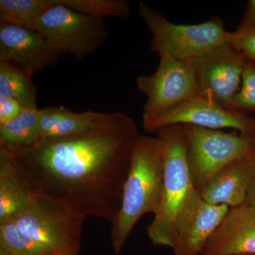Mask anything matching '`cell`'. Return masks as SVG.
<instances>
[{
    "mask_svg": "<svg viewBox=\"0 0 255 255\" xmlns=\"http://www.w3.org/2000/svg\"><path fill=\"white\" fill-rule=\"evenodd\" d=\"M140 136L133 119L115 112L83 133L2 150L35 197L54 202L84 221L97 217L112 223Z\"/></svg>",
    "mask_w": 255,
    "mask_h": 255,
    "instance_id": "6da1fadb",
    "label": "cell"
},
{
    "mask_svg": "<svg viewBox=\"0 0 255 255\" xmlns=\"http://www.w3.org/2000/svg\"><path fill=\"white\" fill-rule=\"evenodd\" d=\"M83 222L61 206L36 197L22 214L0 225V249L8 255L78 253Z\"/></svg>",
    "mask_w": 255,
    "mask_h": 255,
    "instance_id": "7a4b0ae2",
    "label": "cell"
},
{
    "mask_svg": "<svg viewBox=\"0 0 255 255\" xmlns=\"http://www.w3.org/2000/svg\"><path fill=\"white\" fill-rule=\"evenodd\" d=\"M164 160L158 137L140 135L124 185L122 206L112 223L111 238L119 255L142 216L158 212L164 187Z\"/></svg>",
    "mask_w": 255,
    "mask_h": 255,
    "instance_id": "3957f363",
    "label": "cell"
},
{
    "mask_svg": "<svg viewBox=\"0 0 255 255\" xmlns=\"http://www.w3.org/2000/svg\"><path fill=\"white\" fill-rule=\"evenodd\" d=\"M157 133L163 155V194L160 208L147 227V232L153 246L172 249L176 219L194 187L182 124L162 128Z\"/></svg>",
    "mask_w": 255,
    "mask_h": 255,
    "instance_id": "277c9868",
    "label": "cell"
},
{
    "mask_svg": "<svg viewBox=\"0 0 255 255\" xmlns=\"http://www.w3.org/2000/svg\"><path fill=\"white\" fill-rule=\"evenodd\" d=\"M138 10L152 34L150 49L159 57L190 62L228 42L222 20L214 17L199 24H176L145 3Z\"/></svg>",
    "mask_w": 255,
    "mask_h": 255,
    "instance_id": "5b68a950",
    "label": "cell"
},
{
    "mask_svg": "<svg viewBox=\"0 0 255 255\" xmlns=\"http://www.w3.org/2000/svg\"><path fill=\"white\" fill-rule=\"evenodd\" d=\"M193 184L201 192L230 162L255 147V137L182 124Z\"/></svg>",
    "mask_w": 255,
    "mask_h": 255,
    "instance_id": "8992f818",
    "label": "cell"
},
{
    "mask_svg": "<svg viewBox=\"0 0 255 255\" xmlns=\"http://www.w3.org/2000/svg\"><path fill=\"white\" fill-rule=\"evenodd\" d=\"M54 1L55 6L37 20L33 29L55 50L82 60L105 43L109 32L104 18L82 14Z\"/></svg>",
    "mask_w": 255,
    "mask_h": 255,
    "instance_id": "52a82bcc",
    "label": "cell"
},
{
    "mask_svg": "<svg viewBox=\"0 0 255 255\" xmlns=\"http://www.w3.org/2000/svg\"><path fill=\"white\" fill-rule=\"evenodd\" d=\"M139 91L147 97L142 112V125L179 104L199 97L190 62L159 57L158 68L151 75L136 78Z\"/></svg>",
    "mask_w": 255,
    "mask_h": 255,
    "instance_id": "ba28073f",
    "label": "cell"
},
{
    "mask_svg": "<svg viewBox=\"0 0 255 255\" xmlns=\"http://www.w3.org/2000/svg\"><path fill=\"white\" fill-rule=\"evenodd\" d=\"M199 96L230 110L246 61L229 42L190 61Z\"/></svg>",
    "mask_w": 255,
    "mask_h": 255,
    "instance_id": "9c48e42d",
    "label": "cell"
},
{
    "mask_svg": "<svg viewBox=\"0 0 255 255\" xmlns=\"http://www.w3.org/2000/svg\"><path fill=\"white\" fill-rule=\"evenodd\" d=\"M177 124L213 130L230 128L242 135L255 137V119L228 110L200 96L172 107L142 127L147 132H157L162 128Z\"/></svg>",
    "mask_w": 255,
    "mask_h": 255,
    "instance_id": "30bf717a",
    "label": "cell"
},
{
    "mask_svg": "<svg viewBox=\"0 0 255 255\" xmlns=\"http://www.w3.org/2000/svg\"><path fill=\"white\" fill-rule=\"evenodd\" d=\"M229 209L211 204L194 188L176 219L174 255H201Z\"/></svg>",
    "mask_w": 255,
    "mask_h": 255,
    "instance_id": "8fae6325",
    "label": "cell"
},
{
    "mask_svg": "<svg viewBox=\"0 0 255 255\" xmlns=\"http://www.w3.org/2000/svg\"><path fill=\"white\" fill-rule=\"evenodd\" d=\"M62 55L36 30L0 21V62L18 65L33 76L55 65Z\"/></svg>",
    "mask_w": 255,
    "mask_h": 255,
    "instance_id": "7c38bea8",
    "label": "cell"
},
{
    "mask_svg": "<svg viewBox=\"0 0 255 255\" xmlns=\"http://www.w3.org/2000/svg\"><path fill=\"white\" fill-rule=\"evenodd\" d=\"M255 255V209L230 207L201 255Z\"/></svg>",
    "mask_w": 255,
    "mask_h": 255,
    "instance_id": "4fadbf2b",
    "label": "cell"
},
{
    "mask_svg": "<svg viewBox=\"0 0 255 255\" xmlns=\"http://www.w3.org/2000/svg\"><path fill=\"white\" fill-rule=\"evenodd\" d=\"M255 181V147L223 167L201 194L211 204L234 207L244 204Z\"/></svg>",
    "mask_w": 255,
    "mask_h": 255,
    "instance_id": "5bb4252c",
    "label": "cell"
},
{
    "mask_svg": "<svg viewBox=\"0 0 255 255\" xmlns=\"http://www.w3.org/2000/svg\"><path fill=\"white\" fill-rule=\"evenodd\" d=\"M110 112L76 113L63 106L39 110L40 140L74 136L92 130L108 118Z\"/></svg>",
    "mask_w": 255,
    "mask_h": 255,
    "instance_id": "9a60e30c",
    "label": "cell"
},
{
    "mask_svg": "<svg viewBox=\"0 0 255 255\" xmlns=\"http://www.w3.org/2000/svg\"><path fill=\"white\" fill-rule=\"evenodd\" d=\"M35 198L11 156L0 149V225L22 214Z\"/></svg>",
    "mask_w": 255,
    "mask_h": 255,
    "instance_id": "2e32d148",
    "label": "cell"
},
{
    "mask_svg": "<svg viewBox=\"0 0 255 255\" xmlns=\"http://www.w3.org/2000/svg\"><path fill=\"white\" fill-rule=\"evenodd\" d=\"M31 78L21 67L0 62V97L17 101L26 110H37L38 91Z\"/></svg>",
    "mask_w": 255,
    "mask_h": 255,
    "instance_id": "e0dca14e",
    "label": "cell"
},
{
    "mask_svg": "<svg viewBox=\"0 0 255 255\" xmlns=\"http://www.w3.org/2000/svg\"><path fill=\"white\" fill-rule=\"evenodd\" d=\"M39 140V109L26 110L13 122L0 126V148L30 147Z\"/></svg>",
    "mask_w": 255,
    "mask_h": 255,
    "instance_id": "ac0fdd59",
    "label": "cell"
},
{
    "mask_svg": "<svg viewBox=\"0 0 255 255\" xmlns=\"http://www.w3.org/2000/svg\"><path fill=\"white\" fill-rule=\"evenodd\" d=\"M55 5L54 0H0V21L33 29L37 20Z\"/></svg>",
    "mask_w": 255,
    "mask_h": 255,
    "instance_id": "d6986e66",
    "label": "cell"
},
{
    "mask_svg": "<svg viewBox=\"0 0 255 255\" xmlns=\"http://www.w3.org/2000/svg\"><path fill=\"white\" fill-rule=\"evenodd\" d=\"M57 4L95 17L128 18L130 3L125 0H55Z\"/></svg>",
    "mask_w": 255,
    "mask_h": 255,
    "instance_id": "ffe728a7",
    "label": "cell"
},
{
    "mask_svg": "<svg viewBox=\"0 0 255 255\" xmlns=\"http://www.w3.org/2000/svg\"><path fill=\"white\" fill-rule=\"evenodd\" d=\"M230 110L248 114L255 111V65L246 62L241 86L230 106Z\"/></svg>",
    "mask_w": 255,
    "mask_h": 255,
    "instance_id": "44dd1931",
    "label": "cell"
},
{
    "mask_svg": "<svg viewBox=\"0 0 255 255\" xmlns=\"http://www.w3.org/2000/svg\"><path fill=\"white\" fill-rule=\"evenodd\" d=\"M228 42L236 48L248 63L255 65V26L243 32H229Z\"/></svg>",
    "mask_w": 255,
    "mask_h": 255,
    "instance_id": "7402d4cb",
    "label": "cell"
},
{
    "mask_svg": "<svg viewBox=\"0 0 255 255\" xmlns=\"http://www.w3.org/2000/svg\"><path fill=\"white\" fill-rule=\"evenodd\" d=\"M26 109L17 101L0 97V126L9 124L21 116Z\"/></svg>",
    "mask_w": 255,
    "mask_h": 255,
    "instance_id": "603a6c76",
    "label": "cell"
},
{
    "mask_svg": "<svg viewBox=\"0 0 255 255\" xmlns=\"http://www.w3.org/2000/svg\"><path fill=\"white\" fill-rule=\"evenodd\" d=\"M255 26V0L248 1L245 14L242 18L241 23L236 33H243Z\"/></svg>",
    "mask_w": 255,
    "mask_h": 255,
    "instance_id": "cb8c5ba5",
    "label": "cell"
},
{
    "mask_svg": "<svg viewBox=\"0 0 255 255\" xmlns=\"http://www.w3.org/2000/svg\"><path fill=\"white\" fill-rule=\"evenodd\" d=\"M244 204L255 209V181L248 188Z\"/></svg>",
    "mask_w": 255,
    "mask_h": 255,
    "instance_id": "d4e9b609",
    "label": "cell"
},
{
    "mask_svg": "<svg viewBox=\"0 0 255 255\" xmlns=\"http://www.w3.org/2000/svg\"><path fill=\"white\" fill-rule=\"evenodd\" d=\"M78 255V253H70V254L65 255Z\"/></svg>",
    "mask_w": 255,
    "mask_h": 255,
    "instance_id": "484cf974",
    "label": "cell"
},
{
    "mask_svg": "<svg viewBox=\"0 0 255 255\" xmlns=\"http://www.w3.org/2000/svg\"></svg>",
    "mask_w": 255,
    "mask_h": 255,
    "instance_id": "4316f807",
    "label": "cell"
}]
</instances>
